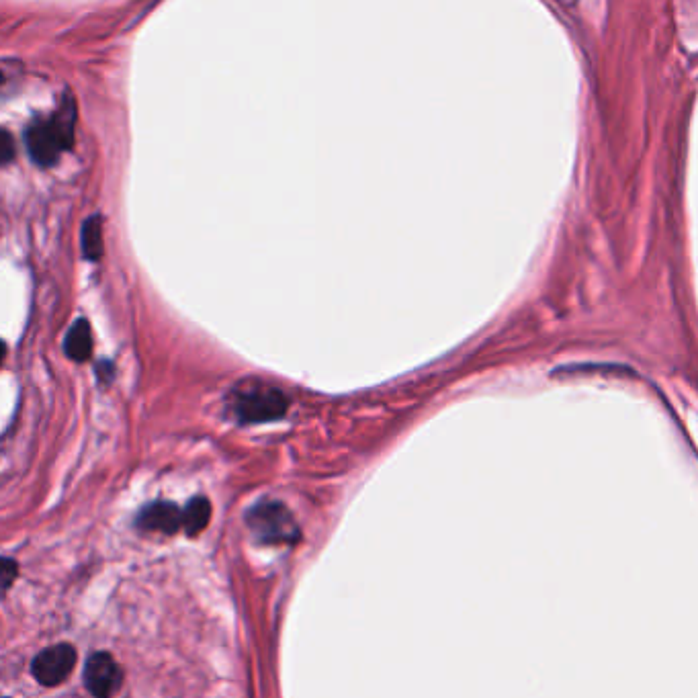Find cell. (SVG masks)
<instances>
[{
	"label": "cell",
	"mask_w": 698,
	"mask_h": 698,
	"mask_svg": "<svg viewBox=\"0 0 698 698\" xmlns=\"http://www.w3.org/2000/svg\"><path fill=\"white\" fill-rule=\"evenodd\" d=\"M74 123L76 107L68 97L52 117L37 119L27 127L25 146L29 156L39 166L56 164L58 158L74 144Z\"/></svg>",
	"instance_id": "1"
},
{
	"label": "cell",
	"mask_w": 698,
	"mask_h": 698,
	"mask_svg": "<svg viewBox=\"0 0 698 698\" xmlns=\"http://www.w3.org/2000/svg\"><path fill=\"white\" fill-rule=\"evenodd\" d=\"M287 406L289 402L281 389L260 381L242 383V387L234 391V414L246 424L279 420L285 416Z\"/></svg>",
	"instance_id": "2"
},
{
	"label": "cell",
	"mask_w": 698,
	"mask_h": 698,
	"mask_svg": "<svg viewBox=\"0 0 698 698\" xmlns=\"http://www.w3.org/2000/svg\"><path fill=\"white\" fill-rule=\"evenodd\" d=\"M252 535L265 545H293L299 527L293 514L279 502H260L246 516Z\"/></svg>",
	"instance_id": "3"
},
{
	"label": "cell",
	"mask_w": 698,
	"mask_h": 698,
	"mask_svg": "<svg viewBox=\"0 0 698 698\" xmlns=\"http://www.w3.org/2000/svg\"><path fill=\"white\" fill-rule=\"evenodd\" d=\"M76 658V649L70 643L43 649L33 660V676L43 686H58L72 674Z\"/></svg>",
	"instance_id": "4"
},
{
	"label": "cell",
	"mask_w": 698,
	"mask_h": 698,
	"mask_svg": "<svg viewBox=\"0 0 698 698\" xmlns=\"http://www.w3.org/2000/svg\"><path fill=\"white\" fill-rule=\"evenodd\" d=\"M84 684L95 698H111L121 684V670L109 653H95L84 670Z\"/></svg>",
	"instance_id": "5"
},
{
	"label": "cell",
	"mask_w": 698,
	"mask_h": 698,
	"mask_svg": "<svg viewBox=\"0 0 698 698\" xmlns=\"http://www.w3.org/2000/svg\"><path fill=\"white\" fill-rule=\"evenodd\" d=\"M138 527L148 533L172 535L183 527V512L170 502H154L138 514Z\"/></svg>",
	"instance_id": "6"
},
{
	"label": "cell",
	"mask_w": 698,
	"mask_h": 698,
	"mask_svg": "<svg viewBox=\"0 0 698 698\" xmlns=\"http://www.w3.org/2000/svg\"><path fill=\"white\" fill-rule=\"evenodd\" d=\"M66 355L76 361L84 363L93 357V330L86 320H76L66 336Z\"/></svg>",
	"instance_id": "7"
},
{
	"label": "cell",
	"mask_w": 698,
	"mask_h": 698,
	"mask_svg": "<svg viewBox=\"0 0 698 698\" xmlns=\"http://www.w3.org/2000/svg\"><path fill=\"white\" fill-rule=\"evenodd\" d=\"M105 240H103V217L101 215H91L89 220L82 226V252L84 256L97 263L99 258H103L105 252Z\"/></svg>",
	"instance_id": "8"
},
{
	"label": "cell",
	"mask_w": 698,
	"mask_h": 698,
	"mask_svg": "<svg viewBox=\"0 0 698 698\" xmlns=\"http://www.w3.org/2000/svg\"><path fill=\"white\" fill-rule=\"evenodd\" d=\"M211 518V504L207 498L199 496L193 498L187 508L183 510V529L189 537H197L207 525Z\"/></svg>",
	"instance_id": "9"
},
{
	"label": "cell",
	"mask_w": 698,
	"mask_h": 698,
	"mask_svg": "<svg viewBox=\"0 0 698 698\" xmlns=\"http://www.w3.org/2000/svg\"><path fill=\"white\" fill-rule=\"evenodd\" d=\"M17 574H19L17 563L9 557H0V592H5L13 586Z\"/></svg>",
	"instance_id": "10"
},
{
	"label": "cell",
	"mask_w": 698,
	"mask_h": 698,
	"mask_svg": "<svg viewBox=\"0 0 698 698\" xmlns=\"http://www.w3.org/2000/svg\"><path fill=\"white\" fill-rule=\"evenodd\" d=\"M15 138L11 136V132L7 129H0V166L9 164L15 158Z\"/></svg>",
	"instance_id": "11"
},
{
	"label": "cell",
	"mask_w": 698,
	"mask_h": 698,
	"mask_svg": "<svg viewBox=\"0 0 698 698\" xmlns=\"http://www.w3.org/2000/svg\"><path fill=\"white\" fill-rule=\"evenodd\" d=\"M5 355H7V346H5V342H3V340H0V365H3Z\"/></svg>",
	"instance_id": "12"
}]
</instances>
